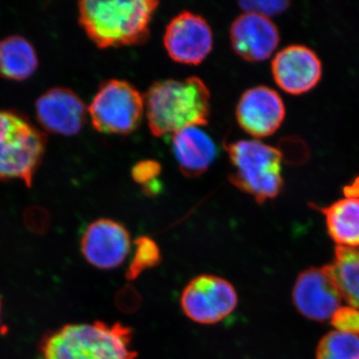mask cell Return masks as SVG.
Listing matches in <instances>:
<instances>
[{
	"instance_id": "4fadbf2b",
	"label": "cell",
	"mask_w": 359,
	"mask_h": 359,
	"mask_svg": "<svg viewBox=\"0 0 359 359\" xmlns=\"http://www.w3.org/2000/svg\"><path fill=\"white\" fill-rule=\"evenodd\" d=\"M35 111L39 124L46 131L74 136L83 128L88 108L72 90L55 87L37 99Z\"/></svg>"
},
{
	"instance_id": "ac0fdd59",
	"label": "cell",
	"mask_w": 359,
	"mask_h": 359,
	"mask_svg": "<svg viewBox=\"0 0 359 359\" xmlns=\"http://www.w3.org/2000/svg\"><path fill=\"white\" fill-rule=\"evenodd\" d=\"M323 268L334 278L342 299L359 311V249L337 247L334 262Z\"/></svg>"
},
{
	"instance_id": "5b68a950",
	"label": "cell",
	"mask_w": 359,
	"mask_h": 359,
	"mask_svg": "<svg viewBox=\"0 0 359 359\" xmlns=\"http://www.w3.org/2000/svg\"><path fill=\"white\" fill-rule=\"evenodd\" d=\"M46 143L44 132L25 115L0 110V181L20 180L32 187Z\"/></svg>"
},
{
	"instance_id": "cb8c5ba5",
	"label": "cell",
	"mask_w": 359,
	"mask_h": 359,
	"mask_svg": "<svg viewBox=\"0 0 359 359\" xmlns=\"http://www.w3.org/2000/svg\"><path fill=\"white\" fill-rule=\"evenodd\" d=\"M0 316H1V299H0Z\"/></svg>"
},
{
	"instance_id": "d4e9b609",
	"label": "cell",
	"mask_w": 359,
	"mask_h": 359,
	"mask_svg": "<svg viewBox=\"0 0 359 359\" xmlns=\"http://www.w3.org/2000/svg\"><path fill=\"white\" fill-rule=\"evenodd\" d=\"M42 359V358H41Z\"/></svg>"
},
{
	"instance_id": "44dd1931",
	"label": "cell",
	"mask_w": 359,
	"mask_h": 359,
	"mask_svg": "<svg viewBox=\"0 0 359 359\" xmlns=\"http://www.w3.org/2000/svg\"><path fill=\"white\" fill-rule=\"evenodd\" d=\"M161 165L155 160H144L137 163L132 169V178L143 187L144 192L154 195L160 192V184L157 179L161 174Z\"/></svg>"
},
{
	"instance_id": "8992f818",
	"label": "cell",
	"mask_w": 359,
	"mask_h": 359,
	"mask_svg": "<svg viewBox=\"0 0 359 359\" xmlns=\"http://www.w3.org/2000/svg\"><path fill=\"white\" fill-rule=\"evenodd\" d=\"M145 112L144 96L123 80L104 82L90 103L94 129L103 134L127 135L138 128Z\"/></svg>"
},
{
	"instance_id": "7a4b0ae2",
	"label": "cell",
	"mask_w": 359,
	"mask_h": 359,
	"mask_svg": "<svg viewBox=\"0 0 359 359\" xmlns=\"http://www.w3.org/2000/svg\"><path fill=\"white\" fill-rule=\"evenodd\" d=\"M158 6L155 0H85L78 4L79 22L99 48L141 44Z\"/></svg>"
},
{
	"instance_id": "3957f363",
	"label": "cell",
	"mask_w": 359,
	"mask_h": 359,
	"mask_svg": "<svg viewBox=\"0 0 359 359\" xmlns=\"http://www.w3.org/2000/svg\"><path fill=\"white\" fill-rule=\"evenodd\" d=\"M132 339L121 323H71L45 337L42 359H134Z\"/></svg>"
},
{
	"instance_id": "603a6c76",
	"label": "cell",
	"mask_w": 359,
	"mask_h": 359,
	"mask_svg": "<svg viewBox=\"0 0 359 359\" xmlns=\"http://www.w3.org/2000/svg\"><path fill=\"white\" fill-rule=\"evenodd\" d=\"M240 6L242 7L245 13H257L259 15L271 18V16L278 15L283 13V11L289 8V1H242L240 2Z\"/></svg>"
},
{
	"instance_id": "52a82bcc",
	"label": "cell",
	"mask_w": 359,
	"mask_h": 359,
	"mask_svg": "<svg viewBox=\"0 0 359 359\" xmlns=\"http://www.w3.org/2000/svg\"><path fill=\"white\" fill-rule=\"evenodd\" d=\"M238 302L237 290L226 278L201 275L189 282L180 304L187 318L201 325H215L228 318Z\"/></svg>"
},
{
	"instance_id": "ffe728a7",
	"label": "cell",
	"mask_w": 359,
	"mask_h": 359,
	"mask_svg": "<svg viewBox=\"0 0 359 359\" xmlns=\"http://www.w3.org/2000/svg\"><path fill=\"white\" fill-rule=\"evenodd\" d=\"M133 257L127 269V280H134L148 271L159 266L162 261V255L159 245L153 238L142 236L134 242Z\"/></svg>"
},
{
	"instance_id": "ba28073f",
	"label": "cell",
	"mask_w": 359,
	"mask_h": 359,
	"mask_svg": "<svg viewBox=\"0 0 359 359\" xmlns=\"http://www.w3.org/2000/svg\"><path fill=\"white\" fill-rule=\"evenodd\" d=\"M212 32L201 15L183 11L170 21L164 34L170 57L181 65H198L212 51Z\"/></svg>"
},
{
	"instance_id": "30bf717a",
	"label": "cell",
	"mask_w": 359,
	"mask_h": 359,
	"mask_svg": "<svg viewBox=\"0 0 359 359\" xmlns=\"http://www.w3.org/2000/svg\"><path fill=\"white\" fill-rule=\"evenodd\" d=\"M292 301L297 311L309 320L325 321L340 308L342 295L325 268H311L297 276Z\"/></svg>"
},
{
	"instance_id": "6da1fadb",
	"label": "cell",
	"mask_w": 359,
	"mask_h": 359,
	"mask_svg": "<svg viewBox=\"0 0 359 359\" xmlns=\"http://www.w3.org/2000/svg\"><path fill=\"white\" fill-rule=\"evenodd\" d=\"M144 103L149 128L156 137L204 126L211 114V94L198 77L156 82L146 92Z\"/></svg>"
},
{
	"instance_id": "7c38bea8",
	"label": "cell",
	"mask_w": 359,
	"mask_h": 359,
	"mask_svg": "<svg viewBox=\"0 0 359 359\" xmlns=\"http://www.w3.org/2000/svg\"><path fill=\"white\" fill-rule=\"evenodd\" d=\"M241 128L255 138L271 136L282 126L285 107L282 97L266 86L247 90L236 110Z\"/></svg>"
},
{
	"instance_id": "8fae6325",
	"label": "cell",
	"mask_w": 359,
	"mask_h": 359,
	"mask_svg": "<svg viewBox=\"0 0 359 359\" xmlns=\"http://www.w3.org/2000/svg\"><path fill=\"white\" fill-rule=\"evenodd\" d=\"M276 85L290 95H302L320 81L323 65L318 54L304 45H290L276 53L271 62Z\"/></svg>"
},
{
	"instance_id": "e0dca14e",
	"label": "cell",
	"mask_w": 359,
	"mask_h": 359,
	"mask_svg": "<svg viewBox=\"0 0 359 359\" xmlns=\"http://www.w3.org/2000/svg\"><path fill=\"white\" fill-rule=\"evenodd\" d=\"M39 61L34 46L20 35L0 40V77L25 81L34 74Z\"/></svg>"
},
{
	"instance_id": "277c9868",
	"label": "cell",
	"mask_w": 359,
	"mask_h": 359,
	"mask_svg": "<svg viewBox=\"0 0 359 359\" xmlns=\"http://www.w3.org/2000/svg\"><path fill=\"white\" fill-rule=\"evenodd\" d=\"M233 186L252 196L257 203L275 199L282 192L283 153L259 140H238L226 147Z\"/></svg>"
},
{
	"instance_id": "d6986e66",
	"label": "cell",
	"mask_w": 359,
	"mask_h": 359,
	"mask_svg": "<svg viewBox=\"0 0 359 359\" xmlns=\"http://www.w3.org/2000/svg\"><path fill=\"white\" fill-rule=\"evenodd\" d=\"M316 359H359V337L344 332H328L316 348Z\"/></svg>"
},
{
	"instance_id": "7402d4cb",
	"label": "cell",
	"mask_w": 359,
	"mask_h": 359,
	"mask_svg": "<svg viewBox=\"0 0 359 359\" xmlns=\"http://www.w3.org/2000/svg\"><path fill=\"white\" fill-rule=\"evenodd\" d=\"M330 323L337 332L359 335V311L353 306H340L330 318Z\"/></svg>"
},
{
	"instance_id": "9c48e42d",
	"label": "cell",
	"mask_w": 359,
	"mask_h": 359,
	"mask_svg": "<svg viewBox=\"0 0 359 359\" xmlns=\"http://www.w3.org/2000/svg\"><path fill=\"white\" fill-rule=\"evenodd\" d=\"M80 247L91 266L113 269L121 266L131 252V236L122 224L114 219H99L87 226Z\"/></svg>"
},
{
	"instance_id": "9a60e30c",
	"label": "cell",
	"mask_w": 359,
	"mask_h": 359,
	"mask_svg": "<svg viewBox=\"0 0 359 359\" xmlns=\"http://www.w3.org/2000/svg\"><path fill=\"white\" fill-rule=\"evenodd\" d=\"M173 152L182 173L192 178L211 167L216 159L217 147L204 130L189 127L173 135Z\"/></svg>"
},
{
	"instance_id": "2e32d148",
	"label": "cell",
	"mask_w": 359,
	"mask_h": 359,
	"mask_svg": "<svg viewBox=\"0 0 359 359\" xmlns=\"http://www.w3.org/2000/svg\"><path fill=\"white\" fill-rule=\"evenodd\" d=\"M328 235L337 247L359 248V197L347 196L320 210Z\"/></svg>"
},
{
	"instance_id": "5bb4252c",
	"label": "cell",
	"mask_w": 359,
	"mask_h": 359,
	"mask_svg": "<svg viewBox=\"0 0 359 359\" xmlns=\"http://www.w3.org/2000/svg\"><path fill=\"white\" fill-rule=\"evenodd\" d=\"M231 43L240 57L261 62L271 57L280 43V32L271 18L245 13L231 26Z\"/></svg>"
}]
</instances>
